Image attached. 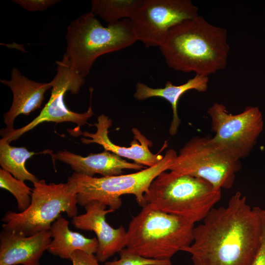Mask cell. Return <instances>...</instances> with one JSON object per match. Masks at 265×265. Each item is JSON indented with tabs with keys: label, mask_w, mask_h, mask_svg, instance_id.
Masks as SVG:
<instances>
[{
	"label": "cell",
	"mask_w": 265,
	"mask_h": 265,
	"mask_svg": "<svg viewBox=\"0 0 265 265\" xmlns=\"http://www.w3.org/2000/svg\"><path fill=\"white\" fill-rule=\"evenodd\" d=\"M65 39L67 47L61 61L84 78L99 57L137 41L130 19L104 26L91 11L70 23Z\"/></svg>",
	"instance_id": "obj_4"
},
{
	"label": "cell",
	"mask_w": 265,
	"mask_h": 265,
	"mask_svg": "<svg viewBox=\"0 0 265 265\" xmlns=\"http://www.w3.org/2000/svg\"><path fill=\"white\" fill-rule=\"evenodd\" d=\"M57 0H13L12 2L31 12L42 11L54 5Z\"/></svg>",
	"instance_id": "obj_23"
},
{
	"label": "cell",
	"mask_w": 265,
	"mask_h": 265,
	"mask_svg": "<svg viewBox=\"0 0 265 265\" xmlns=\"http://www.w3.org/2000/svg\"><path fill=\"white\" fill-rule=\"evenodd\" d=\"M69 222L61 215L52 224L53 239L48 249L52 255L70 260L72 254L79 250L87 254H96L98 242L96 238H87L69 228Z\"/></svg>",
	"instance_id": "obj_18"
},
{
	"label": "cell",
	"mask_w": 265,
	"mask_h": 265,
	"mask_svg": "<svg viewBox=\"0 0 265 265\" xmlns=\"http://www.w3.org/2000/svg\"><path fill=\"white\" fill-rule=\"evenodd\" d=\"M0 81L9 87L13 94L10 108L3 116L6 128L1 129L0 132L14 130V122L19 115H28L40 108L44 101L45 93L53 86L52 81L42 83L30 80L23 75L16 67L12 68L9 80H0Z\"/></svg>",
	"instance_id": "obj_14"
},
{
	"label": "cell",
	"mask_w": 265,
	"mask_h": 265,
	"mask_svg": "<svg viewBox=\"0 0 265 265\" xmlns=\"http://www.w3.org/2000/svg\"><path fill=\"white\" fill-rule=\"evenodd\" d=\"M52 157L69 165L75 173L91 177L95 174L102 176H115L121 175L124 169L139 171L146 168L134 162H128L106 150L82 157L64 150L52 154Z\"/></svg>",
	"instance_id": "obj_16"
},
{
	"label": "cell",
	"mask_w": 265,
	"mask_h": 265,
	"mask_svg": "<svg viewBox=\"0 0 265 265\" xmlns=\"http://www.w3.org/2000/svg\"><path fill=\"white\" fill-rule=\"evenodd\" d=\"M143 0H93L91 12L106 22L112 24L123 19L131 20Z\"/></svg>",
	"instance_id": "obj_20"
},
{
	"label": "cell",
	"mask_w": 265,
	"mask_h": 265,
	"mask_svg": "<svg viewBox=\"0 0 265 265\" xmlns=\"http://www.w3.org/2000/svg\"><path fill=\"white\" fill-rule=\"evenodd\" d=\"M144 197L153 208L195 224L220 200L221 189L203 179L165 171L153 180Z\"/></svg>",
	"instance_id": "obj_5"
},
{
	"label": "cell",
	"mask_w": 265,
	"mask_h": 265,
	"mask_svg": "<svg viewBox=\"0 0 265 265\" xmlns=\"http://www.w3.org/2000/svg\"><path fill=\"white\" fill-rule=\"evenodd\" d=\"M112 124L108 116L101 114L97 118V122L93 125L97 128L95 133L86 131L82 134L89 138L82 137L80 140L85 144L96 143L101 145L105 150L113 153L120 157L125 158L134 161V163L148 167L153 166L159 162L163 156L160 152L166 147L164 143L160 151L153 154L150 150L152 142L149 140L137 128L132 129L134 140L131 146L126 147L113 143L108 136V129Z\"/></svg>",
	"instance_id": "obj_13"
},
{
	"label": "cell",
	"mask_w": 265,
	"mask_h": 265,
	"mask_svg": "<svg viewBox=\"0 0 265 265\" xmlns=\"http://www.w3.org/2000/svg\"><path fill=\"white\" fill-rule=\"evenodd\" d=\"M265 212L238 191L227 205L212 209L193 230L189 253L194 265H251L262 240Z\"/></svg>",
	"instance_id": "obj_1"
},
{
	"label": "cell",
	"mask_w": 265,
	"mask_h": 265,
	"mask_svg": "<svg viewBox=\"0 0 265 265\" xmlns=\"http://www.w3.org/2000/svg\"><path fill=\"white\" fill-rule=\"evenodd\" d=\"M56 63V74L52 80L53 86L51 97L39 114L29 123L18 129L0 132L2 138L10 143L17 140L25 133L44 122H72L80 127L87 124L93 115L91 104L83 113H77L69 109L65 103V94L69 91L77 94L84 84L85 78L81 77L61 60Z\"/></svg>",
	"instance_id": "obj_10"
},
{
	"label": "cell",
	"mask_w": 265,
	"mask_h": 265,
	"mask_svg": "<svg viewBox=\"0 0 265 265\" xmlns=\"http://www.w3.org/2000/svg\"><path fill=\"white\" fill-rule=\"evenodd\" d=\"M159 47L170 68L207 77L226 67L230 51L226 29L199 15L172 27Z\"/></svg>",
	"instance_id": "obj_2"
},
{
	"label": "cell",
	"mask_w": 265,
	"mask_h": 265,
	"mask_svg": "<svg viewBox=\"0 0 265 265\" xmlns=\"http://www.w3.org/2000/svg\"><path fill=\"white\" fill-rule=\"evenodd\" d=\"M105 265H172L171 260H154L134 255H120V259L107 262Z\"/></svg>",
	"instance_id": "obj_22"
},
{
	"label": "cell",
	"mask_w": 265,
	"mask_h": 265,
	"mask_svg": "<svg viewBox=\"0 0 265 265\" xmlns=\"http://www.w3.org/2000/svg\"><path fill=\"white\" fill-rule=\"evenodd\" d=\"M0 187L9 191L15 197L19 212L28 208L31 201L32 189L24 181L15 178L7 171L0 168Z\"/></svg>",
	"instance_id": "obj_21"
},
{
	"label": "cell",
	"mask_w": 265,
	"mask_h": 265,
	"mask_svg": "<svg viewBox=\"0 0 265 265\" xmlns=\"http://www.w3.org/2000/svg\"><path fill=\"white\" fill-rule=\"evenodd\" d=\"M198 11L190 0H143L130 21L137 40L159 47L172 27L198 16Z\"/></svg>",
	"instance_id": "obj_11"
},
{
	"label": "cell",
	"mask_w": 265,
	"mask_h": 265,
	"mask_svg": "<svg viewBox=\"0 0 265 265\" xmlns=\"http://www.w3.org/2000/svg\"><path fill=\"white\" fill-rule=\"evenodd\" d=\"M77 204V194L68 182L48 184L39 180L33 183L28 208L22 212H6L2 228L23 236L49 231L61 212L72 218L78 215Z\"/></svg>",
	"instance_id": "obj_7"
},
{
	"label": "cell",
	"mask_w": 265,
	"mask_h": 265,
	"mask_svg": "<svg viewBox=\"0 0 265 265\" xmlns=\"http://www.w3.org/2000/svg\"><path fill=\"white\" fill-rule=\"evenodd\" d=\"M177 156V152L170 149L157 164L135 173L94 177L74 172L67 182L77 194L78 204L82 206L98 201L115 211L122 205L121 196L132 194L143 207L147 204L144 195L151 184L159 174L169 170Z\"/></svg>",
	"instance_id": "obj_6"
},
{
	"label": "cell",
	"mask_w": 265,
	"mask_h": 265,
	"mask_svg": "<svg viewBox=\"0 0 265 265\" xmlns=\"http://www.w3.org/2000/svg\"><path fill=\"white\" fill-rule=\"evenodd\" d=\"M51 152L49 150L38 153L29 151L24 147L11 146L9 142L1 138L0 140V165L2 169L15 178L23 181H29L33 184L39 180L27 170L26 161L36 154H50L52 156Z\"/></svg>",
	"instance_id": "obj_19"
},
{
	"label": "cell",
	"mask_w": 265,
	"mask_h": 265,
	"mask_svg": "<svg viewBox=\"0 0 265 265\" xmlns=\"http://www.w3.org/2000/svg\"><path fill=\"white\" fill-rule=\"evenodd\" d=\"M70 260L73 265H100L96 256L79 250L72 254Z\"/></svg>",
	"instance_id": "obj_24"
},
{
	"label": "cell",
	"mask_w": 265,
	"mask_h": 265,
	"mask_svg": "<svg viewBox=\"0 0 265 265\" xmlns=\"http://www.w3.org/2000/svg\"><path fill=\"white\" fill-rule=\"evenodd\" d=\"M264 210H265V209Z\"/></svg>",
	"instance_id": "obj_26"
},
{
	"label": "cell",
	"mask_w": 265,
	"mask_h": 265,
	"mask_svg": "<svg viewBox=\"0 0 265 265\" xmlns=\"http://www.w3.org/2000/svg\"><path fill=\"white\" fill-rule=\"evenodd\" d=\"M106 206L93 201L84 206L85 212L74 217L72 224L78 229L93 231L98 242L96 257L99 262H104L126 247L127 231L122 226L111 227L106 221V215L113 212Z\"/></svg>",
	"instance_id": "obj_12"
},
{
	"label": "cell",
	"mask_w": 265,
	"mask_h": 265,
	"mask_svg": "<svg viewBox=\"0 0 265 265\" xmlns=\"http://www.w3.org/2000/svg\"><path fill=\"white\" fill-rule=\"evenodd\" d=\"M50 230L23 236L2 229L0 265H40V260L52 241Z\"/></svg>",
	"instance_id": "obj_15"
},
{
	"label": "cell",
	"mask_w": 265,
	"mask_h": 265,
	"mask_svg": "<svg viewBox=\"0 0 265 265\" xmlns=\"http://www.w3.org/2000/svg\"><path fill=\"white\" fill-rule=\"evenodd\" d=\"M251 265H265V215L260 246Z\"/></svg>",
	"instance_id": "obj_25"
},
{
	"label": "cell",
	"mask_w": 265,
	"mask_h": 265,
	"mask_svg": "<svg viewBox=\"0 0 265 265\" xmlns=\"http://www.w3.org/2000/svg\"><path fill=\"white\" fill-rule=\"evenodd\" d=\"M194 228V224L185 218L156 210L147 204L130 222L126 247L119 255L170 260L191 244Z\"/></svg>",
	"instance_id": "obj_3"
},
{
	"label": "cell",
	"mask_w": 265,
	"mask_h": 265,
	"mask_svg": "<svg viewBox=\"0 0 265 265\" xmlns=\"http://www.w3.org/2000/svg\"><path fill=\"white\" fill-rule=\"evenodd\" d=\"M211 118L212 139L236 157H247L256 145L264 128L263 114L257 106L246 107L237 114L230 113L220 103L208 110Z\"/></svg>",
	"instance_id": "obj_9"
},
{
	"label": "cell",
	"mask_w": 265,
	"mask_h": 265,
	"mask_svg": "<svg viewBox=\"0 0 265 265\" xmlns=\"http://www.w3.org/2000/svg\"><path fill=\"white\" fill-rule=\"evenodd\" d=\"M240 159L212 137L196 136L181 149L169 171L203 179L217 189L231 188Z\"/></svg>",
	"instance_id": "obj_8"
},
{
	"label": "cell",
	"mask_w": 265,
	"mask_h": 265,
	"mask_svg": "<svg viewBox=\"0 0 265 265\" xmlns=\"http://www.w3.org/2000/svg\"><path fill=\"white\" fill-rule=\"evenodd\" d=\"M209 77L196 75L186 82L176 85L171 81H167L164 87L152 88L141 82L136 84L134 97L138 100H144L152 97H160L167 101L171 105L173 112L169 132L171 136L176 134L181 123L178 111V103L181 97L187 91L195 90L200 92L207 91L208 87Z\"/></svg>",
	"instance_id": "obj_17"
}]
</instances>
